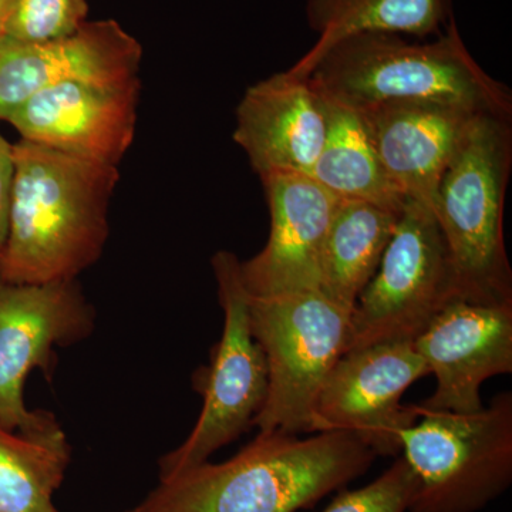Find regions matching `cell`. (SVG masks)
Masks as SVG:
<instances>
[{
    "label": "cell",
    "mask_w": 512,
    "mask_h": 512,
    "mask_svg": "<svg viewBox=\"0 0 512 512\" xmlns=\"http://www.w3.org/2000/svg\"><path fill=\"white\" fill-rule=\"evenodd\" d=\"M13 163L0 279L25 285L74 281L106 247L119 167L22 138L13 144Z\"/></svg>",
    "instance_id": "6da1fadb"
},
{
    "label": "cell",
    "mask_w": 512,
    "mask_h": 512,
    "mask_svg": "<svg viewBox=\"0 0 512 512\" xmlns=\"http://www.w3.org/2000/svg\"><path fill=\"white\" fill-rule=\"evenodd\" d=\"M377 456L343 431L308 439L259 433L220 464L202 463L168 480L130 512H296L362 477Z\"/></svg>",
    "instance_id": "7a4b0ae2"
},
{
    "label": "cell",
    "mask_w": 512,
    "mask_h": 512,
    "mask_svg": "<svg viewBox=\"0 0 512 512\" xmlns=\"http://www.w3.org/2000/svg\"><path fill=\"white\" fill-rule=\"evenodd\" d=\"M308 79L323 96L355 110L444 103L495 116L512 114L507 87L476 62L453 16L433 40L410 42L392 33L350 36L319 57Z\"/></svg>",
    "instance_id": "3957f363"
},
{
    "label": "cell",
    "mask_w": 512,
    "mask_h": 512,
    "mask_svg": "<svg viewBox=\"0 0 512 512\" xmlns=\"http://www.w3.org/2000/svg\"><path fill=\"white\" fill-rule=\"evenodd\" d=\"M511 164V117L480 114L441 177L431 211L446 239L461 301L512 303L504 241Z\"/></svg>",
    "instance_id": "277c9868"
},
{
    "label": "cell",
    "mask_w": 512,
    "mask_h": 512,
    "mask_svg": "<svg viewBox=\"0 0 512 512\" xmlns=\"http://www.w3.org/2000/svg\"><path fill=\"white\" fill-rule=\"evenodd\" d=\"M400 434L417 485L409 512H478L512 483V394L480 412H430Z\"/></svg>",
    "instance_id": "5b68a950"
},
{
    "label": "cell",
    "mask_w": 512,
    "mask_h": 512,
    "mask_svg": "<svg viewBox=\"0 0 512 512\" xmlns=\"http://www.w3.org/2000/svg\"><path fill=\"white\" fill-rule=\"evenodd\" d=\"M352 311L320 291L249 295L252 335L264 352L268 393L259 433H309L320 387L345 355Z\"/></svg>",
    "instance_id": "8992f818"
},
{
    "label": "cell",
    "mask_w": 512,
    "mask_h": 512,
    "mask_svg": "<svg viewBox=\"0 0 512 512\" xmlns=\"http://www.w3.org/2000/svg\"><path fill=\"white\" fill-rule=\"evenodd\" d=\"M457 299L450 252L429 205L407 198L375 275L350 320L348 349L414 342Z\"/></svg>",
    "instance_id": "52a82bcc"
},
{
    "label": "cell",
    "mask_w": 512,
    "mask_h": 512,
    "mask_svg": "<svg viewBox=\"0 0 512 512\" xmlns=\"http://www.w3.org/2000/svg\"><path fill=\"white\" fill-rule=\"evenodd\" d=\"M224 330L200 384L204 404L190 436L161 458V480L207 463L208 458L237 440L254 424L268 393V367L249 322V293L241 262L229 251L212 256Z\"/></svg>",
    "instance_id": "ba28073f"
},
{
    "label": "cell",
    "mask_w": 512,
    "mask_h": 512,
    "mask_svg": "<svg viewBox=\"0 0 512 512\" xmlns=\"http://www.w3.org/2000/svg\"><path fill=\"white\" fill-rule=\"evenodd\" d=\"M94 330V309L74 281L10 284L0 279V424L30 436L60 429L47 412H30L23 389L33 369L50 372L56 346Z\"/></svg>",
    "instance_id": "9c48e42d"
},
{
    "label": "cell",
    "mask_w": 512,
    "mask_h": 512,
    "mask_svg": "<svg viewBox=\"0 0 512 512\" xmlns=\"http://www.w3.org/2000/svg\"><path fill=\"white\" fill-rule=\"evenodd\" d=\"M430 375L413 342H386L350 350L320 387L309 433L343 431L362 440L377 457L402 454L400 434L419 420L403 406L413 383Z\"/></svg>",
    "instance_id": "30bf717a"
},
{
    "label": "cell",
    "mask_w": 512,
    "mask_h": 512,
    "mask_svg": "<svg viewBox=\"0 0 512 512\" xmlns=\"http://www.w3.org/2000/svg\"><path fill=\"white\" fill-rule=\"evenodd\" d=\"M140 76L121 82L70 80L9 114L22 140L96 163L116 165L136 136Z\"/></svg>",
    "instance_id": "8fae6325"
},
{
    "label": "cell",
    "mask_w": 512,
    "mask_h": 512,
    "mask_svg": "<svg viewBox=\"0 0 512 512\" xmlns=\"http://www.w3.org/2000/svg\"><path fill=\"white\" fill-rule=\"evenodd\" d=\"M414 348L436 389L419 406L430 412H480L481 386L512 373V303L478 305L454 299L431 320Z\"/></svg>",
    "instance_id": "7c38bea8"
},
{
    "label": "cell",
    "mask_w": 512,
    "mask_h": 512,
    "mask_svg": "<svg viewBox=\"0 0 512 512\" xmlns=\"http://www.w3.org/2000/svg\"><path fill=\"white\" fill-rule=\"evenodd\" d=\"M261 180L271 234L258 255L241 262L245 288L258 298L319 291L323 245L340 198L309 175L275 173Z\"/></svg>",
    "instance_id": "4fadbf2b"
},
{
    "label": "cell",
    "mask_w": 512,
    "mask_h": 512,
    "mask_svg": "<svg viewBox=\"0 0 512 512\" xmlns=\"http://www.w3.org/2000/svg\"><path fill=\"white\" fill-rule=\"evenodd\" d=\"M143 47L113 19L46 43L0 36V121L36 93L70 80L121 82L140 73Z\"/></svg>",
    "instance_id": "5bb4252c"
},
{
    "label": "cell",
    "mask_w": 512,
    "mask_h": 512,
    "mask_svg": "<svg viewBox=\"0 0 512 512\" xmlns=\"http://www.w3.org/2000/svg\"><path fill=\"white\" fill-rule=\"evenodd\" d=\"M325 100L308 77L288 70L245 92L234 138L259 177L275 173L311 177L326 138Z\"/></svg>",
    "instance_id": "9a60e30c"
},
{
    "label": "cell",
    "mask_w": 512,
    "mask_h": 512,
    "mask_svg": "<svg viewBox=\"0 0 512 512\" xmlns=\"http://www.w3.org/2000/svg\"><path fill=\"white\" fill-rule=\"evenodd\" d=\"M356 111L393 183L430 208L461 141L484 114L444 103H389Z\"/></svg>",
    "instance_id": "2e32d148"
},
{
    "label": "cell",
    "mask_w": 512,
    "mask_h": 512,
    "mask_svg": "<svg viewBox=\"0 0 512 512\" xmlns=\"http://www.w3.org/2000/svg\"><path fill=\"white\" fill-rule=\"evenodd\" d=\"M315 45L288 72L308 77L319 57L350 36L392 33L420 40L437 36L450 19L448 0H306Z\"/></svg>",
    "instance_id": "e0dca14e"
},
{
    "label": "cell",
    "mask_w": 512,
    "mask_h": 512,
    "mask_svg": "<svg viewBox=\"0 0 512 512\" xmlns=\"http://www.w3.org/2000/svg\"><path fill=\"white\" fill-rule=\"evenodd\" d=\"M400 212L369 201H339L320 261L319 291L326 298L353 311L382 261Z\"/></svg>",
    "instance_id": "ac0fdd59"
},
{
    "label": "cell",
    "mask_w": 512,
    "mask_h": 512,
    "mask_svg": "<svg viewBox=\"0 0 512 512\" xmlns=\"http://www.w3.org/2000/svg\"><path fill=\"white\" fill-rule=\"evenodd\" d=\"M325 143L311 177L340 200H362L403 210L407 197L386 173L359 111L323 96Z\"/></svg>",
    "instance_id": "d6986e66"
},
{
    "label": "cell",
    "mask_w": 512,
    "mask_h": 512,
    "mask_svg": "<svg viewBox=\"0 0 512 512\" xmlns=\"http://www.w3.org/2000/svg\"><path fill=\"white\" fill-rule=\"evenodd\" d=\"M69 461L63 430L30 436L0 424V512H57L53 495Z\"/></svg>",
    "instance_id": "ffe728a7"
},
{
    "label": "cell",
    "mask_w": 512,
    "mask_h": 512,
    "mask_svg": "<svg viewBox=\"0 0 512 512\" xmlns=\"http://www.w3.org/2000/svg\"><path fill=\"white\" fill-rule=\"evenodd\" d=\"M87 13V0H16L3 36L26 43L64 39L82 28Z\"/></svg>",
    "instance_id": "44dd1931"
},
{
    "label": "cell",
    "mask_w": 512,
    "mask_h": 512,
    "mask_svg": "<svg viewBox=\"0 0 512 512\" xmlns=\"http://www.w3.org/2000/svg\"><path fill=\"white\" fill-rule=\"evenodd\" d=\"M416 485L412 468L399 456L372 483L340 491L322 512H409Z\"/></svg>",
    "instance_id": "7402d4cb"
},
{
    "label": "cell",
    "mask_w": 512,
    "mask_h": 512,
    "mask_svg": "<svg viewBox=\"0 0 512 512\" xmlns=\"http://www.w3.org/2000/svg\"><path fill=\"white\" fill-rule=\"evenodd\" d=\"M13 174H15L13 144H10L0 133V258L8 239Z\"/></svg>",
    "instance_id": "603a6c76"
},
{
    "label": "cell",
    "mask_w": 512,
    "mask_h": 512,
    "mask_svg": "<svg viewBox=\"0 0 512 512\" xmlns=\"http://www.w3.org/2000/svg\"><path fill=\"white\" fill-rule=\"evenodd\" d=\"M16 0H0V36L5 33L6 23L10 18L13 8H15Z\"/></svg>",
    "instance_id": "cb8c5ba5"
}]
</instances>
